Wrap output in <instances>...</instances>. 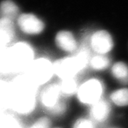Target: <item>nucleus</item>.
<instances>
[{"label":"nucleus","instance_id":"obj_8","mask_svg":"<svg viewBox=\"0 0 128 128\" xmlns=\"http://www.w3.org/2000/svg\"><path fill=\"white\" fill-rule=\"evenodd\" d=\"M88 43L92 50L99 55H106L114 46L111 35L105 30L95 32L90 36Z\"/></svg>","mask_w":128,"mask_h":128},{"label":"nucleus","instance_id":"obj_23","mask_svg":"<svg viewBox=\"0 0 128 128\" xmlns=\"http://www.w3.org/2000/svg\"><path fill=\"white\" fill-rule=\"evenodd\" d=\"M50 128H61V127H60V126H54V124L52 125V127Z\"/></svg>","mask_w":128,"mask_h":128},{"label":"nucleus","instance_id":"obj_10","mask_svg":"<svg viewBox=\"0 0 128 128\" xmlns=\"http://www.w3.org/2000/svg\"><path fill=\"white\" fill-rule=\"evenodd\" d=\"M16 40L13 20L0 18V50H4Z\"/></svg>","mask_w":128,"mask_h":128},{"label":"nucleus","instance_id":"obj_4","mask_svg":"<svg viewBox=\"0 0 128 128\" xmlns=\"http://www.w3.org/2000/svg\"><path fill=\"white\" fill-rule=\"evenodd\" d=\"M24 73L36 86L41 88L54 81V60L48 55L38 54Z\"/></svg>","mask_w":128,"mask_h":128},{"label":"nucleus","instance_id":"obj_1","mask_svg":"<svg viewBox=\"0 0 128 128\" xmlns=\"http://www.w3.org/2000/svg\"><path fill=\"white\" fill-rule=\"evenodd\" d=\"M38 88L24 73L9 78L8 92L1 106L4 110L27 121L38 114Z\"/></svg>","mask_w":128,"mask_h":128},{"label":"nucleus","instance_id":"obj_20","mask_svg":"<svg viewBox=\"0 0 128 128\" xmlns=\"http://www.w3.org/2000/svg\"><path fill=\"white\" fill-rule=\"evenodd\" d=\"M9 88V78L0 77V105L4 100Z\"/></svg>","mask_w":128,"mask_h":128},{"label":"nucleus","instance_id":"obj_14","mask_svg":"<svg viewBox=\"0 0 128 128\" xmlns=\"http://www.w3.org/2000/svg\"><path fill=\"white\" fill-rule=\"evenodd\" d=\"M53 124L51 118L44 113H40L26 121V128H50Z\"/></svg>","mask_w":128,"mask_h":128},{"label":"nucleus","instance_id":"obj_13","mask_svg":"<svg viewBox=\"0 0 128 128\" xmlns=\"http://www.w3.org/2000/svg\"><path fill=\"white\" fill-rule=\"evenodd\" d=\"M111 74L122 85H128V65L124 62H117L111 68Z\"/></svg>","mask_w":128,"mask_h":128},{"label":"nucleus","instance_id":"obj_7","mask_svg":"<svg viewBox=\"0 0 128 128\" xmlns=\"http://www.w3.org/2000/svg\"><path fill=\"white\" fill-rule=\"evenodd\" d=\"M19 30L28 36H37L43 33L45 25L41 19L31 14H23L17 19Z\"/></svg>","mask_w":128,"mask_h":128},{"label":"nucleus","instance_id":"obj_6","mask_svg":"<svg viewBox=\"0 0 128 128\" xmlns=\"http://www.w3.org/2000/svg\"><path fill=\"white\" fill-rule=\"evenodd\" d=\"M104 92V86L99 79L91 78L79 85L76 97L83 105H92L102 99Z\"/></svg>","mask_w":128,"mask_h":128},{"label":"nucleus","instance_id":"obj_2","mask_svg":"<svg viewBox=\"0 0 128 128\" xmlns=\"http://www.w3.org/2000/svg\"><path fill=\"white\" fill-rule=\"evenodd\" d=\"M38 54L32 43L16 39L4 50L7 77L24 73Z\"/></svg>","mask_w":128,"mask_h":128},{"label":"nucleus","instance_id":"obj_22","mask_svg":"<svg viewBox=\"0 0 128 128\" xmlns=\"http://www.w3.org/2000/svg\"><path fill=\"white\" fill-rule=\"evenodd\" d=\"M6 111L4 110V108L0 105V122H1V121H2V120L3 119V118H4V116L6 114Z\"/></svg>","mask_w":128,"mask_h":128},{"label":"nucleus","instance_id":"obj_3","mask_svg":"<svg viewBox=\"0 0 128 128\" xmlns=\"http://www.w3.org/2000/svg\"><path fill=\"white\" fill-rule=\"evenodd\" d=\"M39 111L54 118H60L67 112L68 105L64 98L57 80L47 84L39 89L38 94Z\"/></svg>","mask_w":128,"mask_h":128},{"label":"nucleus","instance_id":"obj_21","mask_svg":"<svg viewBox=\"0 0 128 128\" xmlns=\"http://www.w3.org/2000/svg\"><path fill=\"white\" fill-rule=\"evenodd\" d=\"M4 50H0V77L8 78L4 59Z\"/></svg>","mask_w":128,"mask_h":128},{"label":"nucleus","instance_id":"obj_17","mask_svg":"<svg viewBox=\"0 0 128 128\" xmlns=\"http://www.w3.org/2000/svg\"><path fill=\"white\" fill-rule=\"evenodd\" d=\"M111 101L120 107L128 106V88H123L115 90L110 96Z\"/></svg>","mask_w":128,"mask_h":128},{"label":"nucleus","instance_id":"obj_16","mask_svg":"<svg viewBox=\"0 0 128 128\" xmlns=\"http://www.w3.org/2000/svg\"><path fill=\"white\" fill-rule=\"evenodd\" d=\"M18 13L17 6L11 0H5L0 5L1 18H7L14 20Z\"/></svg>","mask_w":128,"mask_h":128},{"label":"nucleus","instance_id":"obj_19","mask_svg":"<svg viewBox=\"0 0 128 128\" xmlns=\"http://www.w3.org/2000/svg\"><path fill=\"white\" fill-rule=\"evenodd\" d=\"M72 128H96L95 122L91 119L80 118L77 119L73 123Z\"/></svg>","mask_w":128,"mask_h":128},{"label":"nucleus","instance_id":"obj_12","mask_svg":"<svg viewBox=\"0 0 128 128\" xmlns=\"http://www.w3.org/2000/svg\"><path fill=\"white\" fill-rule=\"evenodd\" d=\"M60 90L64 98L68 99L72 96L76 95L79 84L77 78H66L62 80H57Z\"/></svg>","mask_w":128,"mask_h":128},{"label":"nucleus","instance_id":"obj_11","mask_svg":"<svg viewBox=\"0 0 128 128\" xmlns=\"http://www.w3.org/2000/svg\"><path fill=\"white\" fill-rule=\"evenodd\" d=\"M111 112L110 104L105 99H101L90 105L89 114L94 122L102 123L108 119Z\"/></svg>","mask_w":128,"mask_h":128},{"label":"nucleus","instance_id":"obj_15","mask_svg":"<svg viewBox=\"0 0 128 128\" xmlns=\"http://www.w3.org/2000/svg\"><path fill=\"white\" fill-rule=\"evenodd\" d=\"M26 120L6 112L0 122V128H26Z\"/></svg>","mask_w":128,"mask_h":128},{"label":"nucleus","instance_id":"obj_5","mask_svg":"<svg viewBox=\"0 0 128 128\" xmlns=\"http://www.w3.org/2000/svg\"><path fill=\"white\" fill-rule=\"evenodd\" d=\"M85 69L73 54L54 60V72L57 80L66 78H77Z\"/></svg>","mask_w":128,"mask_h":128},{"label":"nucleus","instance_id":"obj_18","mask_svg":"<svg viewBox=\"0 0 128 128\" xmlns=\"http://www.w3.org/2000/svg\"><path fill=\"white\" fill-rule=\"evenodd\" d=\"M110 64V58L106 55H99L91 57L89 62V66L94 70H103L108 68Z\"/></svg>","mask_w":128,"mask_h":128},{"label":"nucleus","instance_id":"obj_9","mask_svg":"<svg viewBox=\"0 0 128 128\" xmlns=\"http://www.w3.org/2000/svg\"><path fill=\"white\" fill-rule=\"evenodd\" d=\"M55 44L60 50L68 55L75 54L78 49V44L73 34L68 31H60L55 36Z\"/></svg>","mask_w":128,"mask_h":128}]
</instances>
